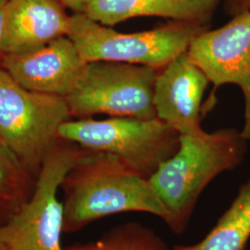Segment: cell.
<instances>
[{
  "mask_svg": "<svg viewBox=\"0 0 250 250\" xmlns=\"http://www.w3.org/2000/svg\"><path fill=\"white\" fill-rule=\"evenodd\" d=\"M63 191V232L79 231L110 215L139 211L164 221L166 210L145 178L106 152H86L67 173Z\"/></svg>",
  "mask_w": 250,
  "mask_h": 250,
  "instance_id": "cell-1",
  "label": "cell"
},
{
  "mask_svg": "<svg viewBox=\"0 0 250 250\" xmlns=\"http://www.w3.org/2000/svg\"><path fill=\"white\" fill-rule=\"evenodd\" d=\"M248 142L235 129L180 134L178 150L149 179L166 210L163 222L172 232L187 229L198 198L215 177L241 164Z\"/></svg>",
  "mask_w": 250,
  "mask_h": 250,
  "instance_id": "cell-2",
  "label": "cell"
},
{
  "mask_svg": "<svg viewBox=\"0 0 250 250\" xmlns=\"http://www.w3.org/2000/svg\"><path fill=\"white\" fill-rule=\"evenodd\" d=\"M208 29V24L172 21L149 31L124 34L85 13H74L68 36L85 63H129L159 71L188 51L191 43Z\"/></svg>",
  "mask_w": 250,
  "mask_h": 250,
  "instance_id": "cell-3",
  "label": "cell"
},
{
  "mask_svg": "<svg viewBox=\"0 0 250 250\" xmlns=\"http://www.w3.org/2000/svg\"><path fill=\"white\" fill-rule=\"evenodd\" d=\"M58 137L87 150L113 154L146 179H150L180 146L178 132L158 118L67 121L61 125Z\"/></svg>",
  "mask_w": 250,
  "mask_h": 250,
  "instance_id": "cell-4",
  "label": "cell"
},
{
  "mask_svg": "<svg viewBox=\"0 0 250 250\" xmlns=\"http://www.w3.org/2000/svg\"><path fill=\"white\" fill-rule=\"evenodd\" d=\"M87 149L59 138L36 175L32 195L0 225V250H65L62 247V181Z\"/></svg>",
  "mask_w": 250,
  "mask_h": 250,
  "instance_id": "cell-5",
  "label": "cell"
},
{
  "mask_svg": "<svg viewBox=\"0 0 250 250\" xmlns=\"http://www.w3.org/2000/svg\"><path fill=\"white\" fill-rule=\"evenodd\" d=\"M71 113L63 97L28 90L0 68V142L30 173H38Z\"/></svg>",
  "mask_w": 250,
  "mask_h": 250,
  "instance_id": "cell-6",
  "label": "cell"
},
{
  "mask_svg": "<svg viewBox=\"0 0 250 250\" xmlns=\"http://www.w3.org/2000/svg\"><path fill=\"white\" fill-rule=\"evenodd\" d=\"M158 71L146 66L114 62L85 63L64 98L71 116L157 118L153 104Z\"/></svg>",
  "mask_w": 250,
  "mask_h": 250,
  "instance_id": "cell-7",
  "label": "cell"
},
{
  "mask_svg": "<svg viewBox=\"0 0 250 250\" xmlns=\"http://www.w3.org/2000/svg\"><path fill=\"white\" fill-rule=\"evenodd\" d=\"M188 53L214 85L205 109L215 103V90L232 83L245 99L242 136L250 142V10L232 17L224 26L208 29L191 43Z\"/></svg>",
  "mask_w": 250,
  "mask_h": 250,
  "instance_id": "cell-8",
  "label": "cell"
},
{
  "mask_svg": "<svg viewBox=\"0 0 250 250\" xmlns=\"http://www.w3.org/2000/svg\"><path fill=\"white\" fill-rule=\"evenodd\" d=\"M209 81L188 51L158 71L153 104L156 117L181 135H198L201 102Z\"/></svg>",
  "mask_w": 250,
  "mask_h": 250,
  "instance_id": "cell-9",
  "label": "cell"
},
{
  "mask_svg": "<svg viewBox=\"0 0 250 250\" xmlns=\"http://www.w3.org/2000/svg\"><path fill=\"white\" fill-rule=\"evenodd\" d=\"M2 69L24 88L65 98L85 62L69 36L21 53L6 54Z\"/></svg>",
  "mask_w": 250,
  "mask_h": 250,
  "instance_id": "cell-10",
  "label": "cell"
},
{
  "mask_svg": "<svg viewBox=\"0 0 250 250\" xmlns=\"http://www.w3.org/2000/svg\"><path fill=\"white\" fill-rule=\"evenodd\" d=\"M64 8L59 0H8L4 55L33 50L68 36L71 16Z\"/></svg>",
  "mask_w": 250,
  "mask_h": 250,
  "instance_id": "cell-11",
  "label": "cell"
},
{
  "mask_svg": "<svg viewBox=\"0 0 250 250\" xmlns=\"http://www.w3.org/2000/svg\"><path fill=\"white\" fill-rule=\"evenodd\" d=\"M219 3L220 0H90L84 13L109 27L145 16L208 24Z\"/></svg>",
  "mask_w": 250,
  "mask_h": 250,
  "instance_id": "cell-12",
  "label": "cell"
},
{
  "mask_svg": "<svg viewBox=\"0 0 250 250\" xmlns=\"http://www.w3.org/2000/svg\"><path fill=\"white\" fill-rule=\"evenodd\" d=\"M250 238V179L239 188L232 204L205 238L174 250H245Z\"/></svg>",
  "mask_w": 250,
  "mask_h": 250,
  "instance_id": "cell-13",
  "label": "cell"
},
{
  "mask_svg": "<svg viewBox=\"0 0 250 250\" xmlns=\"http://www.w3.org/2000/svg\"><path fill=\"white\" fill-rule=\"evenodd\" d=\"M31 173L0 145V225L5 224L31 197Z\"/></svg>",
  "mask_w": 250,
  "mask_h": 250,
  "instance_id": "cell-14",
  "label": "cell"
},
{
  "mask_svg": "<svg viewBox=\"0 0 250 250\" xmlns=\"http://www.w3.org/2000/svg\"><path fill=\"white\" fill-rule=\"evenodd\" d=\"M65 250H174L152 229L130 222L112 228L96 241L76 244Z\"/></svg>",
  "mask_w": 250,
  "mask_h": 250,
  "instance_id": "cell-15",
  "label": "cell"
},
{
  "mask_svg": "<svg viewBox=\"0 0 250 250\" xmlns=\"http://www.w3.org/2000/svg\"><path fill=\"white\" fill-rule=\"evenodd\" d=\"M224 7L226 12L233 17L241 12L250 10V0H224Z\"/></svg>",
  "mask_w": 250,
  "mask_h": 250,
  "instance_id": "cell-16",
  "label": "cell"
},
{
  "mask_svg": "<svg viewBox=\"0 0 250 250\" xmlns=\"http://www.w3.org/2000/svg\"><path fill=\"white\" fill-rule=\"evenodd\" d=\"M64 7L72 9L74 13H84L90 0H59Z\"/></svg>",
  "mask_w": 250,
  "mask_h": 250,
  "instance_id": "cell-17",
  "label": "cell"
},
{
  "mask_svg": "<svg viewBox=\"0 0 250 250\" xmlns=\"http://www.w3.org/2000/svg\"><path fill=\"white\" fill-rule=\"evenodd\" d=\"M8 0H0V62L3 59V38H4V29H5V18H6V9H7Z\"/></svg>",
  "mask_w": 250,
  "mask_h": 250,
  "instance_id": "cell-18",
  "label": "cell"
},
{
  "mask_svg": "<svg viewBox=\"0 0 250 250\" xmlns=\"http://www.w3.org/2000/svg\"><path fill=\"white\" fill-rule=\"evenodd\" d=\"M0 145H1V142H0Z\"/></svg>",
  "mask_w": 250,
  "mask_h": 250,
  "instance_id": "cell-19",
  "label": "cell"
}]
</instances>
